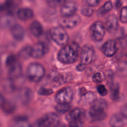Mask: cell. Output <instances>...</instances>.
Returning a JSON list of instances; mask_svg holds the SVG:
<instances>
[{
  "mask_svg": "<svg viewBox=\"0 0 127 127\" xmlns=\"http://www.w3.org/2000/svg\"><path fill=\"white\" fill-rule=\"evenodd\" d=\"M65 0H46L48 4L51 7H55L64 2Z\"/></svg>",
  "mask_w": 127,
  "mask_h": 127,
  "instance_id": "1f68e13d",
  "label": "cell"
},
{
  "mask_svg": "<svg viewBox=\"0 0 127 127\" xmlns=\"http://www.w3.org/2000/svg\"><path fill=\"white\" fill-rule=\"evenodd\" d=\"M8 68V74L10 79H14L18 77L22 72L21 64L17 61L7 66Z\"/></svg>",
  "mask_w": 127,
  "mask_h": 127,
  "instance_id": "9a60e30c",
  "label": "cell"
},
{
  "mask_svg": "<svg viewBox=\"0 0 127 127\" xmlns=\"http://www.w3.org/2000/svg\"><path fill=\"white\" fill-rule=\"evenodd\" d=\"M59 116L54 113L44 115L37 123V127H57L60 124Z\"/></svg>",
  "mask_w": 127,
  "mask_h": 127,
  "instance_id": "5b68a950",
  "label": "cell"
},
{
  "mask_svg": "<svg viewBox=\"0 0 127 127\" xmlns=\"http://www.w3.org/2000/svg\"><path fill=\"white\" fill-rule=\"evenodd\" d=\"M92 80L94 82L97 83L102 82V81L103 80V78L101 74L99 72L95 73L92 77Z\"/></svg>",
  "mask_w": 127,
  "mask_h": 127,
  "instance_id": "8d00e7d4",
  "label": "cell"
},
{
  "mask_svg": "<svg viewBox=\"0 0 127 127\" xmlns=\"http://www.w3.org/2000/svg\"><path fill=\"white\" fill-rule=\"evenodd\" d=\"M83 114V112L82 110L79 108H75L71 110L66 115L65 119L69 122L77 120H80Z\"/></svg>",
  "mask_w": 127,
  "mask_h": 127,
  "instance_id": "d6986e66",
  "label": "cell"
},
{
  "mask_svg": "<svg viewBox=\"0 0 127 127\" xmlns=\"http://www.w3.org/2000/svg\"><path fill=\"white\" fill-rule=\"evenodd\" d=\"M11 34L15 40L20 41L24 37L25 30L21 25L18 24H14L11 28Z\"/></svg>",
  "mask_w": 127,
  "mask_h": 127,
  "instance_id": "2e32d148",
  "label": "cell"
},
{
  "mask_svg": "<svg viewBox=\"0 0 127 127\" xmlns=\"http://www.w3.org/2000/svg\"><path fill=\"white\" fill-rule=\"evenodd\" d=\"M31 48L29 46L25 47L23 48L20 52L19 55L20 57L23 58H27L30 56V52H31Z\"/></svg>",
  "mask_w": 127,
  "mask_h": 127,
  "instance_id": "f546056e",
  "label": "cell"
},
{
  "mask_svg": "<svg viewBox=\"0 0 127 127\" xmlns=\"http://www.w3.org/2000/svg\"><path fill=\"white\" fill-rule=\"evenodd\" d=\"M122 45L123 47H126L127 45V37H126L125 38L123 39L122 42Z\"/></svg>",
  "mask_w": 127,
  "mask_h": 127,
  "instance_id": "ab89813d",
  "label": "cell"
},
{
  "mask_svg": "<svg viewBox=\"0 0 127 127\" xmlns=\"http://www.w3.org/2000/svg\"><path fill=\"white\" fill-rule=\"evenodd\" d=\"M122 4V2L120 0H117L115 2V6L117 8H120Z\"/></svg>",
  "mask_w": 127,
  "mask_h": 127,
  "instance_id": "f35d334b",
  "label": "cell"
},
{
  "mask_svg": "<svg viewBox=\"0 0 127 127\" xmlns=\"http://www.w3.org/2000/svg\"><path fill=\"white\" fill-rule=\"evenodd\" d=\"M97 90L98 93L102 96L106 95L108 93V91L104 85H99L97 87Z\"/></svg>",
  "mask_w": 127,
  "mask_h": 127,
  "instance_id": "d6a6232c",
  "label": "cell"
},
{
  "mask_svg": "<svg viewBox=\"0 0 127 127\" xmlns=\"http://www.w3.org/2000/svg\"><path fill=\"white\" fill-rule=\"evenodd\" d=\"M120 87L118 84L113 85L111 88V98L113 100H117L119 97Z\"/></svg>",
  "mask_w": 127,
  "mask_h": 127,
  "instance_id": "d4e9b609",
  "label": "cell"
},
{
  "mask_svg": "<svg viewBox=\"0 0 127 127\" xmlns=\"http://www.w3.org/2000/svg\"></svg>",
  "mask_w": 127,
  "mask_h": 127,
  "instance_id": "ee69618b",
  "label": "cell"
},
{
  "mask_svg": "<svg viewBox=\"0 0 127 127\" xmlns=\"http://www.w3.org/2000/svg\"><path fill=\"white\" fill-rule=\"evenodd\" d=\"M121 113L127 118V103L122 106V107L121 108Z\"/></svg>",
  "mask_w": 127,
  "mask_h": 127,
  "instance_id": "74e56055",
  "label": "cell"
},
{
  "mask_svg": "<svg viewBox=\"0 0 127 127\" xmlns=\"http://www.w3.org/2000/svg\"><path fill=\"white\" fill-rule=\"evenodd\" d=\"M102 0H85L87 4L91 7L97 6L101 1Z\"/></svg>",
  "mask_w": 127,
  "mask_h": 127,
  "instance_id": "d590c367",
  "label": "cell"
},
{
  "mask_svg": "<svg viewBox=\"0 0 127 127\" xmlns=\"http://www.w3.org/2000/svg\"><path fill=\"white\" fill-rule=\"evenodd\" d=\"M52 40L58 45H64L68 40V36L65 30L61 26L53 27L50 31Z\"/></svg>",
  "mask_w": 127,
  "mask_h": 127,
  "instance_id": "277c9868",
  "label": "cell"
},
{
  "mask_svg": "<svg viewBox=\"0 0 127 127\" xmlns=\"http://www.w3.org/2000/svg\"><path fill=\"white\" fill-rule=\"evenodd\" d=\"M112 3L110 1H108L99 8L97 12V14L99 16H102L109 12L112 9Z\"/></svg>",
  "mask_w": 127,
  "mask_h": 127,
  "instance_id": "7402d4cb",
  "label": "cell"
},
{
  "mask_svg": "<svg viewBox=\"0 0 127 127\" xmlns=\"http://www.w3.org/2000/svg\"><path fill=\"white\" fill-rule=\"evenodd\" d=\"M30 94L31 93L30 91L28 90V89L23 90L19 94V95H20V97H21L22 100L24 102H27V101L29 100Z\"/></svg>",
  "mask_w": 127,
  "mask_h": 127,
  "instance_id": "4dcf8cb0",
  "label": "cell"
},
{
  "mask_svg": "<svg viewBox=\"0 0 127 127\" xmlns=\"http://www.w3.org/2000/svg\"><path fill=\"white\" fill-rule=\"evenodd\" d=\"M109 124L111 127H124L127 124V118L121 113L115 114L110 118Z\"/></svg>",
  "mask_w": 127,
  "mask_h": 127,
  "instance_id": "4fadbf2b",
  "label": "cell"
},
{
  "mask_svg": "<svg viewBox=\"0 0 127 127\" xmlns=\"http://www.w3.org/2000/svg\"><path fill=\"white\" fill-rule=\"evenodd\" d=\"M73 92L70 87H65L59 91L56 95L55 99L57 103L69 104L72 100Z\"/></svg>",
  "mask_w": 127,
  "mask_h": 127,
  "instance_id": "52a82bcc",
  "label": "cell"
},
{
  "mask_svg": "<svg viewBox=\"0 0 127 127\" xmlns=\"http://www.w3.org/2000/svg\"><path fill=\"white\" fill-rule=\"evenodd\" d=\"M96 95L94 92L88 91L83 93L81 97L80 101L83 104H89L96 100Z\"/></svg>",
  "mask_w": 127,
  "mask_h": 127,
  "instance_id": "44dd1931",
  "label": "cell"
},
{
  "mask_svg": "<svg viewBox=\"0 0 127 127\" xmlns=\"http://www.w3.org/2000/svg\"><path fill=\"white\" fill-rule=\"evenodd\" d=\"M33 11L29 8H21L17 11L18 18L23 21H26L31 19L33 16Z\"/></svg>",
  "mask_w": 127,
  "mask_h": 127,
  "instance_id": "e0dca14e",
  "label": "cell"
},
{
  "mask_svg": "<svg viewBox=\"0 0 127 127\" xmlns=\"http://www.w3.org/2000/svg\"><path fill=\"white\" fill-rule=\"evenodd\" d=\"M95 51L93 47L90 45H84L81 51L80 60L81 63L84 65L90 64L94 57Z\"/></svg>",
  "mask_w": 127,
  "mask_h": 127,
  "instance_id": "ba28073f",
  "label": "cell"
},
{
  "mask_svg": "<svg viewBox=\"0 0 127 127\" xmlns=\"http://www.w3.org/2000/svg\"><path fill=\"white\" fill-rule=\"evenodd\" d=\"M108 105L102 99L95 100L89 110V115L91 121L97 122L104 120L107 116Z\"/></svg>",
  "mask_w": 127,
  "mask_h": 127,
  "instance_id": "7a4b0ae2",
  "label": "cell"
},
{
  "mask_svg": "<svg viewBox=\"0 0 127 127\" xmlns=\"http://www.w3.org/2000/svg\"><path fill=\"white\" fill-rule=\"evenodd\" d=\"M0 101L1 107L4 112L7 114H10L14 111L15 106L13 103L10 101L5 100L2 95H1Z\"/></svg>",
  "mask_w": 127,
  "mask_h": 127,
  "instance_id": "ffe728a7",
  "label": "cell"
},
{
  "mask_svg": "<svg viewBox=\"0 0 127 127\" xmlns=\"http://www.w3.org/2000/svg\"><path fill=\"white\" fill-rule=\"evenodd\" d=\"M70 108L71 107L68 104L58 103V105L55 107V109L59 113H64L69 111Z\"/></svg>",
  "mask_w": 127,
  "mask_h": 127,
  "instance_id": "4316f807",
  "label": "cell"
},
{
  "mask_svg": "<svg viewBox=\"0 0 127 127\" xmlns=\"http://www.w3.org/2000/svg\"><path fill=\"white\" fill-rule=\"evenodd\" d=\"M14 3L12 0H7L3 4V6H1V9L7 10L8 12H11L13 9Z\"/></svg>",
  "mask_w": 127,
  "mask_h": 127,
  "instance_id": "83f0119b",
  "label": "cell"
},
{
  "mask_svg": "<svg viewBox=\"0 0 127 127\" xmlns=\"http://www.w3.org/2000/svg\"><path fill=\"white\" fill-rule=\"evenodd\" d=\"M80 22V17L78 15L63 17L60 18L58 23L63 28L71 29L77 26Z\"/></svg>",
  "mask_w": 127,
  "mask_h": 127,
  "instance_id": "9c48e42d",
  "label": "cell"
},
{
  "mask_svg": "<svg viewBox=\"0 0 127 127\" xmlns=\"http://www.w3.org/2000/svg\"><path fill=\"white\" fill-rule=\"evenodd\" d=\"M45 74L44 67L37 63H31L28 65L26 69V76L31 81L38 82L41 81Z\"/></svg>",
  "mask_w": 127,
  "mask_h": 127,
  "instance_id": "3957f363",
  "label": "cell"
},
{
  "mask_svg": "<svg viewBox=\"0 0 127 127\" xmlns=\"http://www.w3.org/2000/svg\"><path fill=\"white\" fill-rule=\"evenodd\" d=\"M79 46L76 43L72 42L64 46L59 52L58 59L64 64L75 62L78 59Z\"/></svg>",
  "mask_w": 127,
  "mask_h": 127,
  "instance_id": "6da1fadb",
  "label": "cell"
},
{
  "mask_svg": "<svg viewBox=\"0 0 127 127\" xmlns=\"http://www.w3.org/2000/svg\"><path fill=\"white\" fill-rule=\"evenodd\" d=\"M81 13L85 16H91L93 15L94 10L91 6L89 5H84L82 7L81 10Z\"/></svg>",
  "mask_w": 127,
  "mask_h": 127,
  "instance_id": "484cf974",
  "label": "cell"
},
{
  "mask_svg": "<svg viewBox=\"0 0 127 127\" xmlns=\"http://www.w3.org/2000/svg\"><path fill=\"white\" fill-rule=\"evenodd\" d=\"M105 26L109 33H115L118 26V20L117 16L115 14L109 15L106 19Z\"/></svg>",
  "mask_w": 127,
  "mask_h": 127,
  "instance_id": "5bb4252c",
  "label": "cell"
},
{
  "mask_svg": "<svg viewBox=\"0 0 127 127\" xmlns=\"http://www.w3.org/2000/svg\"><path fill=\"white\" fill-rule=\"evenodd\" d=\"M53 93V91L51 89L46 88L45 87H42L39 89L38 91V93L42 95H49Z\"/></svg>",
  "mask_w": 127,
  "mask_h": 127,
  "instance_id": "836d02e7",
  "label": "cell"
},
{
  "mask_svg": "<svg viewBox=\"0 0 127 127\" xmlns=\"http://www.w3.org/2000/svg\"><path fill=\"white\" fill-rule=\"evenodd\" d=\"M126 61H127V54L126 55Z\"/></svg>",
  "mask_w": 127,
  "mask_h": 127,
  "instance_id": "b9f144b4",
  "label": "cell"
},
{
  "mask_svg": "<svg viewBox=\"0 0 127 127\" xmlns=\"http://www.w3.org/2000/svg\"><path fill=\"white\" fill-rule=\"evenodd\" d=\"M48 52L47 46L43 42H38L31 48L30 56L35 59L42 58Z\"/></svg>",
  "mask_w": 127,
  "mask_h": 127,
  "instance_id": "30bf717a",
  "label": "cell"
},
{
  "mask_svg": "<svg viewBox=\"0 0 127 127\" xmlns=\"http://www.w3.org/2000/svg\"><path fill=\"white\" fill-rule=\"evenodd\" d=\"M90 34L93 40L96 42L101 41L105 34V26L103 22L97 21L94 23L90 27Z\"/></svg>",
  "mask_w": 127,
  "mask_h": 127,
  "instance_id": "8992f818",
  "label": "cell"
},
{
  "mask_svg": "<svg viewBox=\"0 0 127 127\" xmlns=\"http://www.w3.org/2000/svg\"><path fill=\"white\" fill-rule=\"evenodd\" d=\"M69 127H83V125L80 120H77L69 122Z\"/></svg>",
  "mask_w": 127,
  "mask_h": 127,
  "instance_id": "e575fe53",
  "label": "cell"
},
{
  "mask_svg": "<svg viewBox=\"0 0 127 127\" xmlns=\"http://www.w3.org/2000/svg\"><path fill=\"white\" fill-rule=\"evenodd\" d=\"M11 127H32L27 119L24 117L15 119Z\"/></svg>",
  "mask_w": 127,
  "mask_h": 127,
  "instance_id": "603a6c76",
  "label": "cell"
},
{
  "mask_svg": "<svg viewBox=\"0 0 127 127\" xmlns=\"http://www.w3.org/2000/svg\"></svg>",
  "mask_w": 127,
  "mask_h": 127,
  "instance_id": "7bdbcfd3",
  "label": "cell"
},
{
  "mask_svg": "<svg viewBox=\"0 0 127 127\" xmlns=\"http://www.w3.org/2000/svg\"><path fill=\"white\" fill-rule=\"evenodd\" d=\"M66 127L65 126V125L62 124V125H59L58 127Z\"/></svg>",
  "mask_w": 127,
  "mask_h": 127,
  "instance_id": "60d3db41",
  "label": "cell"
},
{
  "mask_svg": "<svg viewBox=\"0 0 127 127\" xmlns=\"http://www.w3.org/2000/svg\"><path fill=\"white\" fill-rule=\"evenodd\" d=\"M77 10V5L75 2L71 0L65 1L62 5L60 9L61 13L63 17L72 16L75 14Z\"/></svg>",
  "mask_w": 127,
  "mask_h": 127,
  "instance_id": "8fae6325",
  "label": "cell"
},
{
  "mask_svg": "<svg viewBox=\"0 0 127 127\" xmlns=\"http://www.w3.org/2000/svg\"><path fill=\"white\" fill-rule=\"evenodd\" d=\"M120 20L123 23H127V6L123 7L120 11Z\"/></svg>",
  "mask_w": 127,
  "mask_h": 127,
  "instance_id": "f1b7e54d",
  "label": "cell"
},
{
  "mask_svg": "<svg viewBox=\"0 0 127 127\" xmlns=\"http://www.w3.org/2000/svg\"><path fill=\"white\" fill-rule=\"evenodd\" d=\"M117 72L120 77H127V61L123 62L119 64L118 67Z\"/></svg>",
  "mask_w": 127,
  "mask_h": 127,
  "instance_id": "cb8c5ba5",
  "label": "cell"
},
{
  "mask_svg": "<svg viewBox=\"0 0 127 127\" xmlns=\"http://www.w3.org/2000/svg\"><path fill=\"white\" fill-rule=\"evenodd\" d=\"M117 49V42L114 40H109L106 41L101 48V52L107 57L114 56L116 53Z\"/></svg>",
  "mask_w": 127,
  "mask_h": 127,
  "instance_id": "7c38bea8",
  "label": "cell"
},
{
  "mask_svg": "<svg viewBox=\"0 0 127 127\" xmlns=\"http://www.w3.org/2000/svg\"><path fill=\"white\" fill-rule=\"evenodd\" d=\"M29 29L31 33L36 37L40 36L43 33V30L42 25L37 21L32 22L30 25Z\"/></svg>",
  "mask_w": 127,
  "mask_h": 127,
  "instance_id": "ac0fdd59",
  "label": "cell"
}]
</instances>
